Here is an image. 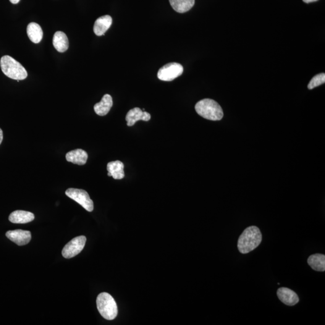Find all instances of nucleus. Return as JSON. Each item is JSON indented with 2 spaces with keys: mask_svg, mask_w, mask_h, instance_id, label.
I'll return each instance as SVG.
<instances>
[{
  "mask_svg": "<svg viewBox=\"0 0 325 325\" xmlns=\"http://www.w3.org/2000/svg\"><path fill=\"white\" fill-rule=\"evenodd\" d=\"M278 297L282 303L288 306H293L300 301L296 293L289 288L286 287L279 288L277 291Z\"/></svg>",
  "mask_w": 325,
  "mask_h": 325,
  "instance_id": "obj_10",
  "label": "nucleus"
},
{
  "mask_svg": "<svg viewBox=\"0 0 325 325\" xmlns=\"http://www.w3.org/2000/svg\"><path fill=\"white\" fill-rule=\"evenodd\" d=\"M52 44L57 51L64 52L69 48V41L65 33L62 31H57L54 34Z\"/></svg>",
  "mask_w": 325,
  "mask_h": 325,
  "instance_id": "obj_16",
  "label": "nucleus"
},
{
  "mask_svg": "<svg viewBox=\"0 0 325 325\" xmlns=\"http://www.w3.org/2000/svg\"><path fill=\"white\" fill-rule=\"evenodd\" d=\"M20 1V0H10V1L11 2L12 4H18Z\"/></svg>",
  "mask_w": 325,
  "mask_h": 325,
  "instance_id": "obj_23",
  "label": "nucleus"
},
{
  "mask_svg": "<svg viewBox=\"0 0 325 325\" xmlns=\"http://www.w3.org/2000/svg\"><path fill=\"white\" fill-rule=\"evenodd\" d=\"M6 237L18 246L27 245L31 239V234L28 231L16 230L8 231Z\"/></svg>",
  "mask_w": 325,
  "mask_h": 325,
  "instance_id": "obj_8",
  "label": "nucleus"
},
{
  "mask_svg": "<svg viewBox=\"0 0 325 325\" xmlns=\"http://www.w3.org/2000/svg\"><path fill=\"white\" fill-rule=\"evenodd\" d=\"M112 106V97L109 94H106L102 98L101 101L94 106V111L99 116H106L111 111Z\"/></svg>",
  "mask_w": 325,
  "mask_h": 325,
  "instance_id": "obj_15",
  "label": "nucleus"
},
{
  "mask_svg": "<svg viewBox=\"0 0 325 325\" xmlns=\"http://www.w3.org/2000/svg\"><path fill=\"white\" fill-rule=\"evenodd\" d=\"M27 33L30 40L33 43L38 44L43 39V31L37 23H30L27 26Z\"/></svg>",
  "mask_w": 325,
  "mask_h": 325,
  "instance_id": "obj_17",
  "label": "nucleus"
},
{
  "mask_svg": "<svg viewBox=\"0 0 325 325\" xmlns=\"http://www.w3.org/2000/svg\"><path fill=\"white\" fill-rule=\"evenodd\" d=\"M124 165L123 162L117 161L109 162L107 164V169L108 170V176L112 177L115 180H121L125 177Z\"/></svg>",
  "mask_w": 325,
  "mask_h": 325,
  "instance_id": "obj_13",
  "label": "nucleus"
},
{
  "mask_svg": "<svg viewBox=\"0 0 325 325\" xmlns=\"http://www.w3.org/2000/svg\"><path fill=\"white\" fill-rule=\"evenodd\" d=\"M2 140H3V133H2V130L0 128V145H1Z\"/></svg>",
  "mask_w": 325,
  "mask_h": 325,
  "instance_id": "obj_21",
  "label": "nucleus"
},
{
  "mask_svg": "<svg viewBox=\"0 0 325 325\" xmlns=\"http://www.w3.org/2000/svg\"><path fill=\"white\" fill-rule=\"evenodd\" d=\"M97 308L104 319L112 321L116 318L118 310L116 302L107 293H101L96 299Z\"/></svg>",
  "mask_w": 325,
  "mask_h": 325,
  "instance_id": "obj_4",
  "label": "nucleus"
},
{
  "mask_svg": "<svg viewBox=\"0 0 325 325\" xmlns=\"http://www.w3.org/2000/svg\"><path fill=\"white\" fill-rule=\"evenodd\" d=\"M169 2L175 11L182 14L188 12L195 4V0H169Z\"/></svg>",
  "mask_w": 325,
  "mask_h": 325,
  "instance_id": "obj_19",
  "label": "nucleus"
},
{
  "mask_svg": "<svg viewBox=\"0 0 325 325\" xmlns=\"http://www.w3.org/2000/svg\"><path fill=\"white\" fill-rule=\"evenodd\" d=\"M86 237L84 235L73 238L64 246L62 255L65 258H71L77 255L85 248Z\"/></svg>",
  "mask_w": 325,
  "mask_h": 325,
  "instance_id": "obj_7",
  "label": "nucleus"
},
{
  "mask_svg": "<svg viewBox=\"0 0 325 325\" xmlns=\"http://www.w3.org/2000/svg\"><path fill=\"white\" fill-rule=\"evenodd\" d=\"M112 23V18L111 16L104 15L99 17L95 21L93 26V31L96 36H101L104 35Z\"/></svg>",
  "mask_w": 325,
  "mask_h": 325,
  "instance_id": "obj_11",
  "label": "nucleus"
},
{
  "mask_svg": "<svg viewBox=\"0 0 325 325\" xmlns=\"http://www.w3.org/2000/svg\"><path fill=\"white\" fill-rule=\"evenodd\" d=\"M318 1V0H303V2H305V3H310V2H313Z\"/></svg>",
  "mask_w": 325,
  "mask_h": 325,
  "instance_id": "obj_22",
  "label": "nucleus"
},
{
  "mask_svg": "<svg viewBox=\"0 0 325 325\" xmlns=\"http://www.w3.org/2000/svg\"><path fill=\"white\" fill-rule=\"evenodd\" d=\"M308 265L314 271L324 272L325 271V256L324 254H316L309 256Z\"/></svg>",
  "mask_w": 325,
  "mask_h": 325,
  "instance_id": "obj_18",
  "label": "nucleus"
},
{
  "mask_svg": "<svg viewBox=\"0 0 325 325\" xmlns=\"http://www.w3.org/2000/svg\"><path fill=\"white\" fill-rule=\"evenodd\" d=\"M183 73V67L178 63H169L159 70L157 77L159 80L170 81L175 79Z\"/></svg>",
  "mask_w": 325,
  "mask_h": 325,
  "instance_id": "obj_6",
  "label": "nucleus"
},
{
  "mask_svg": "<svg viewBox=\"0 0 325 325\" xmlns=\"http://www.w3.org/2000/svg\"><path fill=\"white\" fill-rule=\"evenodd\" d=\"M261 240L262 234L258 228L249 227L238 238V250L241 254H248L257 248L260 245Z\"/></svg>",
  "mask_w": 325,
  "mask_h": 325,
  "instance_id": "obj_1",
  "label": "nucleus"
},
{
  "mask_svg": "<svg viewBox=\"0 0 325 325\" xmlns=\"http://www.w3.org/2000/svg\"><path fill=\"white\" fill-rule=\"evenodd\" d=\"M195 111L199 115L206 119L220 120L224 116L222 107L211 99H204L195 105Z\"/></svg>",
  "mask_w": 325,
  "mask_h": 325,
  "instance_id": "obj_2",
  "label": "nucleus"
},
{
  "mask_svg": "<svg viewBox=\"0 0 325 325\" xmlns=\"http://www.w3.org/2000/svg\"><path fill=\"white\" fill-rule=\"evenodd\" d=\"M151 119V115L149 113L141 111L138 107H136L127 113L125 119L127 122L128 127H132L139 120L149 121Z\"/></svg>",
  "mask_w": 325,
  "mask_h": 325,
  "instance_id": "obj_9",
  "label": "nucleus"
},
{
  "mask_svg": "<svg viewBox=\"0 0 325 325\" xmlns=\"http://www.w3.org/2000/svg\"><path fill=\"white\" fill-rule=\"evenodd\" d=\"M65 194L68 197L77 202L88 211L91 212L93 210V202L91 200L86 191L78 189V188H70L67 190Z\"/></svg>",
  "mask_w": 325,
  "mask_h": 325,
  "instance_id": "obj_5",
  "label": "nucleus"
},
{
  "mask_svg": "<svg viewBox=\"0 0 325 325\" xmlns=\"http://www.w3.org/2000/svg\"><path fill=\"white\" fill-rule=\"evenodd\" d=\"M325 83V74L324 73H322V74L316 75L312 78L310 82L309 83L308 85V88L309 89H313L320 85H322Z\"/></svg>",
  "mask_w": 325,
  "mask_h": 325,
  "instance_id": "obj_20",
  "label": "nucleus"
},
{
  "mask_svg": "<svg viewBox=\"0 0 325 325\" xmlns=\"http://www.w3.org/2000/svg\"><path fill=\"white\" fill-rule=\"evenodd\" d=\"M35 219V215L29 211L16 210L10 214L9 220L14 224H27Z\"/></svg>",
  "mask_w": 325,
  "mask_h": 325,
  "instance_id": "obj_12",
  "label": "nucleus"
},
{
  "mask_svg": "<svg viewBox=\"0 0 325 325\" xmlns=\"http://www.w3.org/2000/svg\"><path fill=\"white\" fill-rule=\"evenodd\" d=\"M88 158V153L81 149H77L68 152L66 155V159L68 162L78 165L85 164L87 162Z\"/></svg>",
  "mask_w": 325,
  "mask_h": 325,
  "instance_id": "obj_14",
  "label": "nucleus"
},
{
  "mask_svg": "<svg viewBox=\"0 0 325 325\" xmlns=\"http://www.w3.org/2000/svg\"><path fill=\"white\" fill-rule=\"evenodd\" d=\"M0 67L4 75L13 80H23L27 77V72L24 67L9 56L1 57Z\"/></svg>",
  "mask_w": 325,
  "mask_h": 325,
  "instance_id": "obj_3",
  "label": "nucleus"
}]
</instances>
